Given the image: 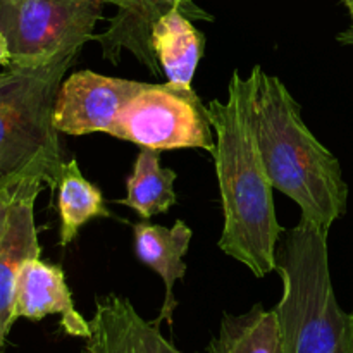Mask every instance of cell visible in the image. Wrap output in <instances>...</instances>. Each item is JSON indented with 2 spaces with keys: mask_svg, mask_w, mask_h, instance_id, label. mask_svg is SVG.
Instances as JSON below:
<instances>
[{
  "mask_svg": "<svg viewBox=\"0 0 353 353\" xmlns=\"http://www.w3.org/2000/svg\"><path fill=\"white\" fill-rule=\"evenodd\" d=\"M216 133L212 152L223 203L221 250L255 278L276 271V250L285 228L278 223L272 185L265 172L248 109V81L233 71L228 100L207 105Z\"/></svg>",
  "mask_w": 353,
  "mask_h": 353,
  "instance_id": "1",
  "label": "cell"
},
{
  "mask_svg": "<svg viewBox=\"0 0 353 353\" xmlns=\"http://www.w3.org/2000/svg\"><path fill=\"white\" fill-rule=\"evenodd\" d=\"M247 81L252 128L272 188L300 207L302 219L330 231L347 212L340 162L303 123L302 107L281 79L255 65Z\"/></svg>",
  "mask_w": 353,
  "mask_h": 353,
  "instance_id": "2",
  "label": "cell"
},
{
  "mask_svg": "<svg viewBox=\"0 0 353 353\" xmlns=\"http://www.w3.org/2000/svg\"><path fill=\"white\" fill-rule=\"evenodd\" d=\"M78 54L38 64H9L0 72V190H57L62 161L54 105Z\"/></svg>",
  "mask_w": 353,
  "mask_h": 353,
  "instance_id": "3",
  "label": "cell"
},
{
  "mask_svg": "<svg viewBox=\"0 0 353 353\" xmlns=\"http://www.w3.org/2000/svg\"><path fill=\"white\" fill-rule=\"evenodd\" d=\"M327 234L307 219L285 231L276 250L283 295L276 305L283 353H353V312L334 295Z\"/></svg>",
  "mask_w": 353,
  "mask_h": 353,
  "instance_id": "4",
  "label": "cell"
},
{
  "mask_svg": "<svg viewBox=\"0 0 353 353\" xmlns=\"http://www.w3.org/2000/svg\"><path fill=\"white\" fill-rule=\"evenodd\" d=\"M102 6V0H0V31L10 64L79 54L95 37Z\"/></svg>",
  "mask_w": 353,
  "mask_h": 353,
  "instance_id": "5",
  "label": "cell"
},
{
  "mask_svg": "<svg viewBox=\"0 0 353 353\" xmlns=\"http://www.w3.org/2000/svg\"><path fill=\"white\" fill-rule=\"evenodd\" d=\"M209 110L192 88L148 83L121 109L110 137L152 150L216 148Z\"/></svg>",
  "mask_w": 353,
  "mask_h": 353,
  "instance_id": "6",
  "label": "cell"
},
{
  "mask_svg": "<svg viewBox=\"0 0 353 353\" xmlns=\"http://www.w3.org/2000/svg\"><path fill=\"white\" fill-rule=\"evenodd\" d=\"M147 85L93 71L72 72L59 86L54 105L55 130L71 137L110 134L121 109Z\"/></svg>",
  "mask_w": 353,
  "mask_h": 353,
  "instance_id": "7",
  "label": "cell"
},
{
  "mask_svg": "<svg viewBox=\"0 0 353 353\" xmlns=\"http://www.w3.org/2000/svg\"><path fill=\"white\" fill-rule=\"evenodd\" d=\"M114 3L117 14L103 33L95 34L93 41L102 47V57L119 64L121 50H130L141 64L159 74V61L152 48V28L169 10L179 9L186 17L212 21L214 17L200 9L195 0H102Z\"/></svg>",
  "mask_w": 353,
  "mask_h": 353,
  "instance_id": "8",
  "label": "cell"
},
{
  "mask_svg": "<svg viewBox=\"0 0 353 353\" xmlns=\"http://www.w3.org/2000/svg\"><path fill=\"white\" fill-rule=\"evenodd\" d=\"M47 316H61V327L69 336L88 340L92 334L90 321L76 310L64 271L40 257L28 259L17 276L16 317L41 321Z\"/></svg>",
  "mask_w": 353,
  "mask_h": 353,
  "instance_id": "9",
  "label": "cell"
},
{
  "mask_svg": "<svg viewBox=\"0 0 353 353\" xmlns=\"http://www.w3.org/2000/svg\"><path fill=\"white\" fill-rule=\"evenodd\" d=\"M43 186H24L10 209L9 224L0 243V353L16 317V286L21 265L40 257L41 247L34 224V202Z\"/></svg>",
  "mask_w": 353,
  "mask_h": 353,
  "instance_id": "10",
  "label": "cell"
},
{
  "mask_svg": "<svg viewBox=\"0 0 353 353\" xmlns=\"http://www.w3.org/2000/svg\"><path fill=\"white\" fill-rule=\"evenodd\" d=\"M90 327L86 353H183L130 300L114 293L97 300Z\"/></svg>",
  "mask_w": 353,
  "mask_h": 353,
  "instance_id": "11",
  "label": "cell"
},
{
  "mask_svg": "<svg viewBox=\"0 0 353 353\" xmlns=\"http://www.w3.org/2000/svg\"><path fill=\"white\" fill-rule=\"evenodd\" d=\"M134 252L138 259L154 269L162 278L165 286L164 305L161 316L155 324L161 326L162 321L172 326V314L178 307V302L172 295V288L178 279L185 278L186 264L183 257L188 252L193 231L185 221H176L172 228L159 226V224L140 223L133 228Z\"/></svg>",
  "mask_w": 353,
  "mask_h": 353,
  "instance_id": "12",
  "label": "cell"
},
{
  "mask_svg": "<svg viewBox=\"0 0 353 353\" xmlns=\"http://www.w3.org/2000/svg\"><path fill=\"white\" fill-rule=\"evenodd\" d=\"M205 37L179 9L169 10L152 28V48L171 85L192 88Z\"/></svg>",
  "mask_w": 353,
  "mask_h": 353,
  "instance_id": "13",
  "label": "cell"
},
{
  "mask_svg": "<svg viewBox=\"0 0 353 353\" xmlns=\"http://www.w3.org/2000/svg\"><path fill=\"white\" fill-rule=\"evenodd\" d=\"M207 353H283L276 307L265 310L262 303H255L240 316L224 314L219 333L209 343Z\"/></svg>",
  "mask_w": 353,
  "mask_h": 353,
  "instance_id": "14",
  "label": "cell"
},
{
  "mask_svg": "<svg viewBox=\"0 0 353 353\" xmlns=\"http://www.w3.org/2000/svg\"><path fill=\"white\" fill-rule=\"evenodd\" d=\"M176 178L178 176L172 169L161 168L159 150L143 147L126 181V199L119 200V203L133 209L143 221L168 212L178 202L174 192Z\"/></svg>",
  "mask_w": 353,
  "mask_h": 353,
  "instance_id": "15",
  "label": "cell"
},
{
  "mask_svg": "<svg viewBox=\"0 0 353 353\" xmlns=\"http://www.w3.org/2000/svg\"><path fill=\"white\" fill-rule=\"evenodd\" d=\"M57 207L61 214V247H68L79 230L95 217H112L105 207L102 192L79 171L78 162H64L57 186Z\"/></svg>",
  "mask_w": 353,
  "mask_h": 353,
  "instance_id": "16",
  "label": "cell"
},
{
  "mask_svg": "<svg viewBox=\"0 0 353 353\" xmlns=\"http://www.w3.org/2000/svg\"><path fill=\"white\" fill-rule=\"evenodd\" d=\"M19 190H17V192H19ZM17 192L0 190V243H2V238L3 234H6L7 224H9L10 209H12V203H14V199H16Z\"/></svg>",
  "mask_w": 353,
  "mask_h": 353,
  "instance_id": "17",
  "label": "cell"
},
{
  "mask_svg": "<svg viewBox=\"0 0 353 353\" xmlns=\"http://www.w3.org/2000/svg\"><path fill=\"white\" fill-rule=\"evenodd\" d=\"M10 64V55L9 48H7V41L3 38L2 31H0V65H9Z\"/></svg>",
  "mask_w": 353,
  "mask_h": 353,
  "instance_id": "18",
  "label": "cell"
},
{
  "mask_svg": "<svg viewBox=\"0 0 353 353\" xmlns=\"http://www.w3.org/2000/svg\"><path fill=\"white\" fill-rule=\"evenodd\" d=\"M338 40H340L341 43L353 45V28H350V30H347V31H343V33L338 37Z\"/></svg>",
  "mask_w": 353,
  "mask_h": 353,
  "instance_id": "19",
  "label": "cell"
}]
</instances>
